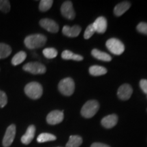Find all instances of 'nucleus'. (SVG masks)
Returning <instances> with one entry per match:
<instances>
[{"label": "nucleus", "mask_w": 147, "mask_h": 147, "mask_svg": "<svg viewBox=\"0 0 147 147\" xmlns=\"http://www.w3.org/2000/svg\"><path fill=\"white\" fill-rule=\"evenodd\" d=\"M26 57V53L24 52V51H20V52L16 53L13 57H12V61H11V63H12L13 65H18L21 63H23L24 61L25 60Z\"/></svg>", "instance_id": "nucleus-21"}, {"label": "nucleus", "mask_w": 147, "mask_h": 147, "mask_svg": "<svg viewBox=\"0 0 147 147\" xmlns=\"http://www.w3.org/2000/svg\"><path fill=\"white\" fill-rule=\"evenodd\" d=\"M92 25L95 32L99 33V34H104V32H106V29H107V21L104 16H100L97 18Z\"/></svg>", "instance_id": "nucleus-12"}, {"label": "nucleus", "mask_w": 147, "mask_h": 147, "mask_svg": "<svg viewBox=\"0 0 147 147\" xmlns=\"http://www.w3.org/2000/svg\"><path fill=\"white\" fill-rule=\"evenodd\" d=\"M81 27L78 25H74L73 27H69L65 25L63 27L62 32L65 36L69 38H76L81 32Z\"/></svg>", "instance_id": "nucleus-13"}, {"label": "nucleus", "mask_w": 147, "mask_h": 147, "mask_svg": "<svg viewBox=\"0 0 147 147\" xmlns=\"http://www.w3.org/2000/svg\"><path fill=\"white\" fill-rule=\"evenodd\" d=\"M91 55H93V57L97 59H99L103 61H110L112 60V57L108 53L102 52L98 49H93L91 51Z\"/></svg>", "instance_id": "nucleus-17"}, {"label": "nucleus", "mask_w": 147, "mask_h": 147, "mask_svg": "<svg viewBox=\"0 0 147 147\" xmlns=\"http://www.w3.org/2000/svg\"><path fill=\"white\" fill-rule=\"evenodd\" d=\"M0 10L4 13H8L10 10V3L8 0H0Z\"/></svg>", "instance_id": "nucleus-26"}, {"label": "nucleus", "mask_w": 147, "mask_h": 147, "mask_svg": "<svg viewBox=\"0 0 147 147\" xmlns=\"http://www.w3.org/2000/svg\"><path fill=\"white\" fill-rule=\"evenodd\" d=\"M16 136V126L12 124L7 128L5 131L4 137L3 138V146L4 147H9L13 142Z\"/></svg>", "instance_id": "nucleus-8"}, {"label": "nucleus", "mask_w": 147, "mask_h": 147, "mask_svg": "<svg viewBox=\"0 0 147 147\" xmlns=\"http://www.w3.org/2000/svg\"><path fill=\"white\" fill-rule=\"evenodd\" d=\"M140 86L143 92L147 95V80H145V79L141 80L140 82Z\"/></svg>", "instance_id": "nucleus-30"}, {"label": "nucleus", "mask_w": 147, "mask_h": 147, "mask_svg": "<svg viewBox=\"0 0 147 147\" xmlns=\"http://www.w3.org/2000/svg\"><path fill=\"white\" fill-rule=\"evenodd\" d=\"M100 104L96 100H89L84 104L81 109V115L85 118L89 119L93 117L97 113Z\"/></svg>", "instance_id": "nucleus-3"}, {"label": "nucleus", "mask_w": 147, "mask_h": 147, "mask_svg": "<svg viewBox=\"0 0 147 147\" xmlns=\"http://www.w3.org/2000/svg\"><path fill=\"white\" fill-rule=\"evenodd\" d=\"M23 69L33 74H42L47 71L45 66L39 62H29L23 65Z\"/></svg>", "instance_id": "nucleus-6"}, {"label": "nucleus", "mask_w": 147, "mask_h": 147, "mask_svg": "<svg viewBox=\"0 0 147 147\" xmlns=\"http://www.w3.org/2000/svg\"><path fill=\"white\" fill-rule=\"evenodd\" d=\"M89 73L92 76H99L106 74L107 73V69L104 67L100 65H93L90 67Z\"/></svg>", "instance_id": "nucleus-19"}, {"label": "nucleus", "mask_w": 147, "mask_h": 147, "mask_svg": "<svg viewBox=\"0 0 147 147\" xmlns=\"http://www.w3.org/2000/svg\"><path fill=\"white\" fill-rule=\"evenodd\" d=\"M61 57L65 60H74L78 61L83 60V57H82L81 55L75 54V53L68 50L63 51L61 54Z\"/></svg>", "instance_id": "nucleus-18"}, {"label": "nucleus", "mask_w": 147, "mask_h": 147, "mask_svg": "<svg viewBox=\"0 0 147 147\" xmlns=\"http://www.w3.org/2000/svg\"><path fill=\"white\" fill-rule=\"evenodd\" d=\"M25 93L29 98L32 100H38L42 95L43 88L41 84L37 82H29L25 86Z\"/></svg>", "instance_id": "nucleus-2"}, {"label": "nucleus", "mask_w": 147, "mask_h": 147, "mask_svg": "<svg viewBox=\"0 0 147 147\" xmlns=\"http://www.w3.org/2000/svg\"><path fill=\"white\" fill-rule=\"evenodd\" d=\"M58 89L61 94L65 96H70L74 92V82L71 78H64L59 83Z\"/></svg>", "instance_id": "nucleus-4"}, {"label": "nucleus", "mask_w": 147, "mask_h": 147, "mask_svg": "<svg viewBox=\"0 0 147 147\" xmlns=\"http://www.w3.org/2000/svg\"><path fill=\"white\" fill-rule=\"evenodd\" d=\"M133 93V89L129 84H124L119 88L117 95L121 100H127L130 98Z\"/></svg>", "instance_id": "nucleus-11"}, {"label": "nucleus", "mask_w": 147, "mask_h": 147, "mask_svg": "<svg viewBox=\"0 0 147 147\" xmlns=\"http://www.w3.org/2000/svg\"><path fill=\"white\" fill-rule=\"evenodd\" d=\"M95 32L94 28H93V26L92 24L89 25V26L87 27L86 29L85 32H84V39H89L94 34V33Z\"/></svg>", "instance_id": "nucleus-27"}, {"label": "nucleus", "mask_w": 147, "mask_h": 147, "mask_svg": "<svg viewBox=\"0 0 147 147\" xmlns=\"http://www.w3.org/2000/svg\"><path fill=\"white\" fill-rule=\"evenodd\" d=\"M53 3V0H42V1H40L39 5L40 10L42 12L48 11L52 7Z\"/></svg>", "instance_id": "nucleus-25"}, {"label": "nucleus", "mask_w": 147, "mask_h": 147, "mask_svg": "<svg viewBox=\"0 0 147 147\" xmlns=\"http://www.w3.org/2000/svg\"><path fill=\"white\" fill-rule=\"evenodd\" d=\"M82 143V138L79 136H71L65 147H79Z\"/></svg>", "instance_id": "nucleus-20"}, {"label": "nucleus", "mask_w": 147, "mask_h": 147, "mask_svg": "<svg viewBox=\"0 0 147 147\" xmlns=\"http://www.w3.org/2000/svg\"><path fill=\"white\" fill-rule=\"evenodd\" d=\"M118 122V117L115 114L106 116L102 119L101 123L105 128L110 129L115 127Z\"/></svg>", "instance_id": "nucleus-14"}, {"label": "nucleus", "mask_w": 147, "mask_h": 147, "mask_svg": "<svg viewBox=\"0 0 147 147\" xmlns=\"http://www.w3.org/2000/svg\"><path fill=\"white\" fill-rule=\"evenodd\" d=\"M35 133H36V127L34 125H29L27 128L26 132L22 136L21 140L24 144H29L34 139Z\"/></svg>", "instance_id": "nucleus-15"}, {"label": "nucleus", "mask_w": 147, "mask_h": 147, "mask_svg": "<svg viewBox=\"0 0 147 147\" xmlns=\"http://www.w3.org/2000/svg\"><path fill=\"white\" fill-rule=\"evenodd\" d=\"M137 30L141 34L147 35V23L144 22L140 23L137 26Z\"/></svg>", "instance_id": "nucleus-29"}, {"label": "nucleus", "mask_w": 147, "mask_h": 147, "mask_svg": "<svg viewBox=\"0 0 147 147\" xmlns=\"http://www.w3.org/2000/svg\"><path fill=\"white\" fill-rule=\"evenodd\" d=\"M57 139V138L53 134L49 133H42L38 136L37 141L40 143L50 142V141H54Z\"/></svg>", "instance_id": "nucleus-23"}, {"label": "nucleus", "mask_w": 147, "mask_h": 147, "mask_svg": "<svg viewBox=\"0 0 147 147\" xmlns=\"http://www.w3.org/2000/svg\"><path fill=\"white\" fill-rule=\"evenodd\" d=\"M40 25L49 32L57 33L59 29L58 24L50 18H43L40 21Z\"/></svg>", "instance_id": "nucleus-9"}, {"label": "nucleus", "mask_w": 147, "mask_h": 147, "mask_svg": "<svg viewBox=\"0 0 147 147\" xmlns=\"http://www.w3.org/2000/svg\"><path fill=\"white\" fill-rule=\"evenodd\" d=\"M8 103V97L5 92L0 90V108H3Z\"/></svg>", "instance_id": "nucleus-28"}, {"label": "nucleus", "mask_w": 147, "mask_h": 147, "mask_svg": "<svg viewBox=\"0 0 147 147\" xmlns=\"http://www.w3.org/2000/svg\"><path fill=\"white\" fill-rule=\"evenodd\" d=\"M91 147H110V146L107 144H102V143L95 142V143H93V144H92Z\"/></svg>", "instance_id": "nucleus-31"}, {"label": "nucleus", "mask_w": 147, "mask_h": 147, "mask_svg": "<svg viewBox=\"0 0 147 147\" xmlns=\"http://www.w3.org/2000/svg\"><path fill=\"white\" fill-rule=\"evenodd\" d=\"M43 55L48 59L55 58L58 55V52L54 48H47L43 50Z\"/></svg>", "instance_id": "nucleus-24"}, {"label": "nucleus", "mask_w": 147, "mask_h": 147, "mask_svg": "<svg viewBox=\"0 0 147 147\" xmlns=\"http://www.w3.org/2000/svg\"><path fill=\"white\" fill-rule=\"evenodd\" d=\"M64 115L63 111L53 110L47 117V121L50 125H56L61 123L63 120Z\"/></svg>", "instance_id": "nucleus-10"}, {"label": "nucleus", "mask_w": 147, "mask_h": 147, "mask_svg": "<svg viewBox=\"0 0 147 147\" xmlns=\"http://www.w3.org/2000/svg\"><path fill=\"white\" fill-rule=\"evenodd\" d=\"M131 4L128 1H123L119 4H117L114 9V13L117 16L123 15L125 12H127L129 9Z\"/></svg>", "instance_id": "nucleus-16"}, {"label": "nucleus", "mask_w": 147, "mask_h": 147, "mask_svg": "<svg viewBox=\"0 0 147 147\" xmlns=\"http://www.w3.org/2000/svg\"><path fill=\"white\" fill-rule=\"evenodd\" d=\"M61 12L63 17L69 20H73L76 16L73 4L70 1H64L61 7Z\"/></svg>", "instance_id": "nucleus-7"}, {"label": "nucleus", "mask_w": 147, "mask_h": 147, "mask_svg": "<svg viewBox=\"0 0 147 147\" xmlns=\"http://www.w3.org/2000/svg\"><path fill=\"white\" fill-rule=\"evenodd\" d=\"M47 37L44 35L33 34L26 37L24 40V43L27 49L33 50L44 47L47 42Z\"/></svg>", "instance_id": "nucleus-1"}, {"label": "nucleus", "mask_w": 147, "mask_h": 147, "mask_svg": "<svg viewBox=\"0 0 147 147\" xmlns=\"http://www.w3.org/2000/svg\"><path fill=\"white\" fill-rule=\"evenodd\" d=\"M12 49L10 46L5 43H0V59H5L10 56Z\"/></svg>", "instance_id": "nucleus-22"}, {"label": "nucleus", "mask_w": 147, "mask_h": 147, "mask_svg": "<svg viewBox=\"0 0 147 147\" xmlns=\"http://www.w3.org/2000/svg\"><path fill=\"white\" fill-rule=\"evenodd\" d=\"M106 47L113 54L120 55L124 52L125 46L123 42L117 38H110L106 43Z\"/></svg>", "instance_id": "nucleus-5"}]
</instances>
